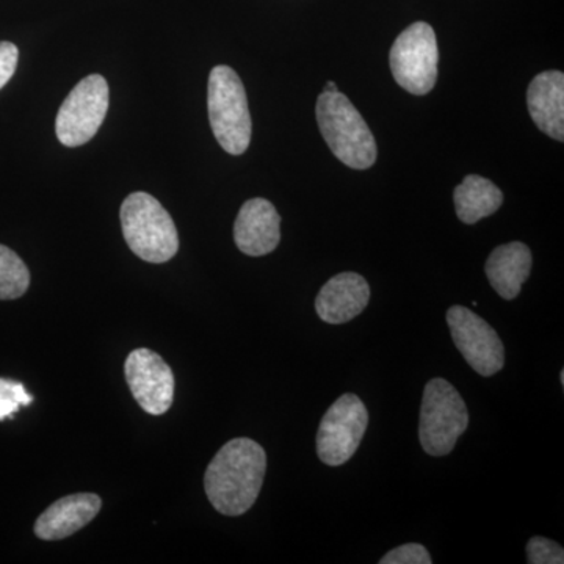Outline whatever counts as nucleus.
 I'll return each instance as SVG.
<instances>
[{"label": "nucleus", "instance_id": "f257e3e1", "mask_svg": "<svg viewBox=\"0 0 564 564\" xmlns=\"http://www.w3.org/2000/svg\"><path fill=\"white\" fill-rule=\"evenodd\" d=\"M265 473L267 454L262 445L248 437L229 441L207 466V499L218 513L242 516L258 500Z\"/></svg>", "mask_w": 564, "mask_h": 564}, {"label": "nucleus", "instance_id": "f03ea898", "mask_svg": "<svg viewBox=\"0 0 564 564\" xmlns=\"http://www.w3.org/2000/svg\"><path fill=\"white\" fill-rule=\"evenodd\" d=\"M315 113L323 139L340 162L352 170H367L377 162L373 133L347 96L323 91Z\"/></svg>", "mask_w": 564, "mask_h": 564}, {"label": "nucleus", "instance_id": "7ed1b4c3", "mask_svg": "<svg viewBox=\"0 0 564 564\" xmlns=\"http://www.w3.org/2000/svg\"><path fill=\"white\" fill-rule=\"evenodd\" d=\"M122 236L141 261H172L180 250V236L172 215L154 196L144 192L129 195L120 210Z\"/></svg>", "mask_w": 564, "mask_h": 564}, {"label": "nucleus", "instance_id": "20e7f679", "mask_svg": "<svg viewBox=\"0 0 564 564\" xmlns=\"http://www.w3.org/2000/svg\"><path fill=\"white\" fill-rule=\"evenodd\" d=\"M207 90L209 121L215 139L229 154H243L250 147L252 122L239 74L229 66H215L210 70Z\"/></svg>", "mask_w": 564, "mask_h": 564}, {"label": "nucleus", "instance_id": "39448f33", "mask_svg": "<svg viewBox=\"0 0 564 564\" xmlns=\"http://www.w3.org/2000/svg\"><path fill=\"white\" fill-rule=\"evenodd\" d=\"M469 426V411L454 384L444 378H433L423 389L419 441L432 456H445L454 451Z\"/></svg>", "mask_w": 564, "mask_h": 564}, {"label": "nucleus", "instance_id": "423d86ee", "mask_svg": "<svg viewBox=\"0 0 564 564\" xmlns=\"http://www.w3.org/2000/svg\"><path fill=\"white\" fill-rule=\"evenodd\" d=\"M391 69L397 84L411 95H429L436 85V33L426 22H414L400 33L391 50Z\"/></svg>", "mask_w": 564, "mask_h": 564}, {"label": "nucleus", "instance_id": "0eeeda50", "mask_svg": "<svg viewBox=\"0 0 564 564\" xmlns=\"http://www.w3.org/2000/svg\"><path fill=\"white\" fill-rule=\"evenodd\" d=\"M369 426V411L355 393H344L323 415L317 433V455L326 466L350 462Z\"/></svg>", "mask_w": 564, "mask_h": 564}, {"label": "nucleus", "instance_id": "6e6552de", "mask_svg": "<svg viewBox=\"0 0 564 564\" xmlns=\"http://www.w3.org/2000/svg\"><path fill=\"white\" fill-rule=\"evenodd\" d=\"M109 85L99 74L80 80L62 104L55 132L62 144L82 147L98 133L109 110Z\"/></svg>", "mask_w": 564, "mask_h": 564}, {"label": "nucleus", "instance_id": "1a4fd4ad", "mask_svg": "<svg viewBox=\"0 0 564 564\" xmlns=\"http://www.w3.org/2000/svg\"><path fill=\"white\" fill-rule=\"evenodd\" d=\"M455 347L467 364L481 377H492L505 366V347L496 329L480 315L464 306H452L447 311Z\"/></svg>", "mask_w": 564, "mask_h": 564}, {"label": "nucleus", "instance_id": "9d476101", "mask_svg": "<svg viewBox=\"0 0 564 564\" xmlns=\"http://www.w3.org/2000/svg\"><path fill=\"white\" fill-rule=\"evenodd\" d=\"M124 373L141 410L148 414L162 415L172 408L174 375L161 355L150 348H137L126 359Z\"/></svg>", "mask_w": 564, "mask_h": 564}, {"label": "nucleus", "instance_id": "9b49d317", "mask_svg": "<svg viewBox=\"0 0 564 564\" xmlns=\"http://www.w3.org/2000/svg\"><path fill=\"white\" fill-rule=\"evenodd\" d=\"M234 240L251 258L276 250L281 242V217L273 204L263 198L245 203L234 225Z\"/></svg>", "mask_w": 564, "mask_h": 564}, {"label": "nucleus", "instance_id": "f8f14e48", "mask_svg": "<svg viewBox=\"0 0 564 564\" xmlns=\"http://www.w3.org/2000/svg\"><path fill=\"white\" fill-rule=\"evenodd\" d=\"M101 508L102 500L98 494L80 492L62 497L36 519L35 534L43 541L65 540L90 524Z\"/></svg>", "mask_w": 564, "mask_h": 564}, {"label": "nucleus", "instance_id": "ddd939ff", "mask_svg": "<svg viewBox=\"0 0 564 564\" xmlns=\"http://www.w3.org/2000/svg\"><path fill=\"white\" fill-rule=\"evenodd\" d=\"M369 302V282L361 274L345 272L323 285L315 299V311L321 321L343 325L358 317Z\"/></svg>", "mask_w": 564, "mask_h": 564}, {"label": "nucleus", "instance_id": "4468645a", "mask_svg": "<svg viewBox=\"0 0 564 564\" xmlns=\"http://www.w3.org/2000/svg\"><path fill=\"white\" fill-rule=\"evenodd\" d=\"M530 117L540 131L556 141L564 140V74L545 70L538 74L527 91Z\"/></svg>", "mask_w": 564, "mask_h": 564}, {"label": "nucleus", "instance_id": "2eb2a0df", "mask_svg": "<svg viewBox=\"0 0 564 564\" xmlns=\"http://www.w3.org/2000/svg\"><path fill=\"white\" fill-rule=\"evenodd\" d=\"M532 251L525 243L500 245L489 254L485 272L494 291L503 300H514L532 272Z\"/></svg>", "mask_w": 564, "mask_h": 564}, {"label": "nucleus", "instance_id": "dca6fc26", "mask_svg": "<svg viewBox=\"0 0 564 564\" xmlns=\"http://www.w3.org/2000/svg\"><path fill=\"white\" fill-rule=\"evenodd\" d=\"M454 198L459 220L466 225H475L500 209L503 193L486 177L470 174L455 188Z\"/></svg>", "mask_w": 564, "mask_h": 564}, {"label": "nucleus", "instance_id": "f3484780", "mask_svg": "<svg viewBox=\"0 0 564 564\" xmlns=\"http://www.w3.org/2000/svg\"><path fill=\"white\" fill-rule=\"evenodd\" d=\"M31 285L28 265L13 250L0 245V300L21 299Z\"/></svg>", "mask_w": 564, "mask_h": 564}, {"label": "nucleus", "instance_id": "a211bd4d", "mask_svg": "<svg viewBox=\"0 0 564 564\" xmlns=\"http://www.w3.org/2000/svg\"><path fill=\"white\" fill-rule=\"evenodd\" d=\"M32 402L33 397L25 391L24 384L0 378V422L11 417L20 411L21 406H28Z\"/></svg>", "mask_w": 564, "mask_h": 564}, {"label": "nucleus", "instance_id": "6ab92c4d", "mask_svg": "<svg viewBox=\"0 0 564 564\" xmlns=\"http://www.w3.org/2000/svg\"><path fill=\"white\" fill-rule=\"evenodd\" d=\"M527 563L529 564H563L562 545L543 536H533L527 544Z\"/></svg>", "mask_w": 564, "mask_h": 564}, {"label": "nucleus", "instance_id": "aec40b11", "mask_svg": "<svg viewBox=\"0 0 564 564\" xmlns=\"http://www.w3.org/2000/svg\"><path fill=\"white\" fill-rule=\"evenodd\" d=\"M430 552L422 544H403L392 549L380 560V564H432Z\"/></svg>", "mask_w": 564, "mask_h": 564}, {"label": "nucleus", "instance_id": "412c9836", "mask_svg": "<svg viewBox=\"0 0 564 564\" xmlns=\"http://www.w3.org/2000/svg\"><path fill=\"white\" fill-rule=\"evenodd\" d=\"M20 51L10 41H0V90L9 84L17 70Z\"/></svg>", "mask_w": 564, "mask_h": 564}, {"label": "nucleus", "instance_id": "4be33fe9", "mask_svg": "<svg viewBox=\"0 0 564 564\" xmlns=\"http://www.w3.org/2000/svg\"><path fill=\"white\" fill-rule=\"evenodd\" d=\"M323 91L336 93V91H339V90H337V85L334 84V82H328V84H326L325 90H323Z\"/></svg>", "mask_w": 564, "mask_h": 564}, {"label": "nucleus", "instance_id": "5701e85b", "mask_svg": "<svg viewBox=\"0 0 564 564\" xmlns=\"http://www.w3.org/2000/svg\"><path fill=\"white\" fill-rule=\"evenodd\" d=\"M560 380H562V386H564V370L560 373Z\"/></svg>", "mask_w": 564, "mask_h": 564}]
</instances>
